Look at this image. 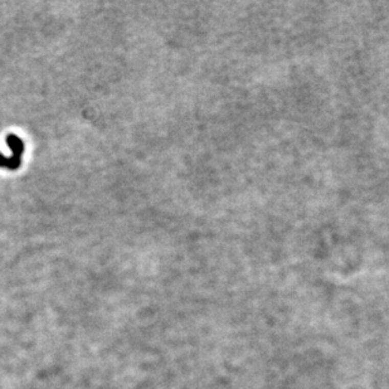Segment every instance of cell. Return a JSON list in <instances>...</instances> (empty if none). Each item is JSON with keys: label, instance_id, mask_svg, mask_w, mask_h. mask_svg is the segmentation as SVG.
<instances>
[{"label": "cell", "instance_id": "6da1fadb", "mask_svg": "<svg viewBox=\"0 0 389 389\" xmlns=\"http://www.w3.org/2000/svg\"><path fill=\"white\" fill-rule=\"evenodd\" d=\"M7 143L13 150V156L5 157L0 154V168H7V169L15 170L18 169L21 164V154H23L24 150L23 141H21L17 135H8Z\"/></svg>", "mask_w": 389, "mask_h": 389}]
</instances>
